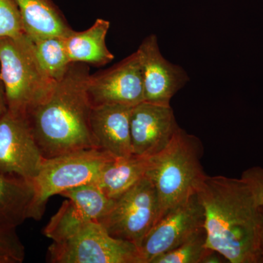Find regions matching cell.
<instances>
[{"mask_svg":"<svg viewBox=\"0 0 263 263\" xmlns=\"http://www.w3.org/2000/svg\"><path fill=\"white\" fill-rule=\"evenodd\" d=\"M206 248L230 263H261L263 216L241 179L207 176L197 191Z\"/></svg>","mask_w":263,"mask_h":263,"instance_id":"6da1fadb","label":"cell"},{"mask_svg":"<svg viewBox=\"0 0 263 263\" xmlns=\"http://www.w3.org/2000/svg\"><path fill=\"white\" fill-rule=\"evenodd\" d=\"M89 67L72 63L47 98L30 109L27 121L45 159L98 148L90 127Z\"/></svg>","mask_w":263,"mask_h":263,"instance_id":"7a4b0ae2","label":"cell"},{"mask_svg":"<svg viewBox=\"0 0 263 263\" xmlns=\"http://www.w3.org/2000/svg\"><path fill=\"white\" fill-rule=\"evenodd\" d=\"M202 154L200 139L180 127L167 146L150 157L146 176L157 191V221L197 194L207 176L201 164Z\"/></svg>","mask_w":263,"mask_h":263,"instance_id":"3957f363","label":"cell"},{"mask_svg":"<svg viewBox=\"0 0 263 263\" xmlns=\"http://www.w3.org/2000/svg\"><path fill=\"white\" fill-rule=\"evenodd\" d=\"M0 79L8 110L24 117L47 98L57 84L41 68L32 40L26 33L0 40Z\"/></svg>","mask_w":263,"mask_h":263,"instance_id":"277c9868","label":"cell"},{"mask_svg":"<svg viewBox=\"0 0 263 263\" xmlns=\"http://www.w3.org/2000/svg\"><path fill=\"white\" fill-rule=\"evenodd\" d=\"M114 159L98 148L45 159L39 173L32 181L34 195L29 219H41L51 197L65 190L96 183L104 167Z\"/></svg>","mask_w":263,"mask_h":263,"instance_id":"5b68a950","label":"cell"},{"mask_svg":"<svg viewBox=\"0 0 263 263\" xmlns=\"http://www.w3.org/2000/svg\"><path fill=\"white\" fill-rule=\"evenodd\" d=\"M52 263H143L134 243L109 234L98 221L89 220L48 248Z\"/></svg>","mask_w":263,"mask_h":263,"instance_id":"8992f818","label":"cell"},{"mask_svg":"<svg viewBox=\"0 0 263 263\" xmlns=\"http://www.w3.org/2000/svg\"><path fill=\"white\" fill-rule=\"evenodd\" d=\"M158 197L155 185L145 176L114 201L99 221L109 234L127 240L140 249L145 237L157 223Z\"/></svg>","mask_w":263,"mask_h":263,"instance_id":"52a82bcc","label":"cell"},{"mask_svg":"<svg viewBox=\"0 0 263 263\" xmlns=\"http://www.w3.org/2000/svg\"><path fill=\"white\" fill-rule=\"evenodd\" d=\"M44 160L27 117L7 110L0 117V172L32 181Z\"/></svg>","mask_w":263,"mask_h":263,"instance_id":"ba28073f","label":"cell"},{"mask_svg":"<svg viewBox=\"0 0 263 263\" xmlns=\"http://www.w3.org/2000/svg\"><path fill=\"white\" fill-rule=\"evenodd\" d=\"M203 208L197 194L160 219L145 237L140 252L143 263L182 245L204 229Z\"/></svg>","mask_w":263,"mask_h":263,"instance_id":"9c48e42d","label":"cell"},{"mask_svg":"<svg viewBox=\"0 0 263 263\" xmlns=\"http://www.w3.org/2000/svg\"><path fill=\"white\" fill-rule=\"evenodd\" d=\"M87 93L92 107L103 105L133 107L144 101L143 72L138 51L103 72L90 74Z\"/></svg>","mask_w":263,"mask_h":263,"instance_id":"30bf717a","label":"cell"},{"mask_svg":"<svg viewBox=\"0 0 263 263\" xmlns=\"http://www.w3.org/2000/svg\"><path fill=\"white\" fill-rule=\"evenodd\" d=\"M180 128L171 105L143 101L132 108L133 155L152 157L164 149Z\"/></svg>","mask_w":263,"mask_h":263,"instance_id":"8fae6325","label":"cell"},{"mask_svg":"<svg viewBox=\"0 0 263 263\" xmlns=\"http://www.w3.org/2000/svg\"><path fill=\"white\" fill-rule=\"evenodd\" d=\"M137 51L143 72L144 101L170 105L173 97L187 84V72L162 56L155 34L145 38Z\"/></svg>","mask_w":263,"mask_h":263,"instance_id":"7c38bea8","label":"cell"},{"mask_svg":"<svg viewBox=\"0 0 263 263\" xmlns=\"http://www.w3.org/2000/svg\"><path fill=\"white\" fill-rule=\"evenodd\" d=\"M132 108L127 105H103L91 109L90 127L95 145L114 159L133 155Z\"/></svg>","mask_w":263,"mask_h":263,"instance_id":"4fadbf2b","label":"cell"},{"mask_svg":"<svg viewBox=\"0 0 263 263\" xmlns=\"http://www.w3.org/2000/svg\"><path fill=\"white\" fill-rule=\"evenodd\" d=\"M109 28L110 22L98 18L89 29L67 34L65 43L70 62L98 67L110 63L114 56L106 45Z\"/></svg>","mask_w":263,"mask_h":263,"instance_id":"5bb4252c","label":"cell"},{"mask_svg":"<svg viewBox=\"0 0 263 263\" xmlns=\"http://www.w3.org/2000/svg\"><path fill=\"white\" fill-rule=\"evenodd\" d=\"M24 31L32 40L47 37H66L71 29L65 17L50 0H14Z\"/></svg>","mask_w":263,"mask_h":263,"instance_id":"9a60e30c","label":"cell"},{"mask_svg":"<svg viewBox=\"0 0 263 263\" xmlns=\"http://www.w3.org/2000/svg\"><path fill=\"white\" fill-rule=\"evenodd\" d=\"M34 195L32 181L0 172V226L16 229L29 219Z\"/></svg>","mask_w":263,"mask_h":263,"instance_id":"2e32d148","label":"cell"},{"mask_svg":"<svg viewBox=\"0 0 263 263\" xmlns=\"http://www.w3.org/2000/svg\"><path fill=\"white\" fill-rule=\"evenodd\" d=\"M150 157L132 155L114 159L105 165L95 184L115 200L146 176Z\"/></svg>","mask_w":263,"mask_h":263,"instance_id":"e0dca14e","label":"cell"},{"mask_svg":"<svg viewBox=\"0 0 263 263\" xmlns=\"http://www.w3.org/2000/svg\"><path fill=\"white\" fill-rule=\"evenodd\" d=\"M32 41L41 68L52 80L60 81L72 64L66 49L65 37L53 36Z\"/></svg>","mask_w":263,"mask_h":263,"instance_id":"ac0fdd59","label":"cell"},{"mask_svg":"<svg viewBox=\"0 0 263 263\" xmlns=\"http://www.w3.org/2000/svg\"><path fill=\"white\" fill-rule=\"evenodd\" d=\"M203 229L182 245L154 259L152 263H202L209 249Z\"/></svg>","mask_w":263,"mask_h":263,"instance_id":"d6986e66","label":"cell"},{"mask_svg":"<svg viewBox=\"0 0 263 263\" xmlns=\"http://www.w3.org/2000/svg\"><path fill=\"white\" fill-rule=\"evenodd\" d=\"M25 33L14 0H0V40L15 38Z\"/></svg>","mask_w":263,"mask_h":263,"instance_id":"ffe728a7","label":"cell"},{"mask_svg":"<svg viewBox=\"0 0 263 263\" xmlns=\"http://www.w3.org/2000/svg\"><path fill=\"white\" fill-rule=\"evenodd\" d=\"M25 248L15 228L0 226V263H22Z\"/></svg>","mask_w":263,"mask_h":263,"instance_id":"44dd1931","label":"cell"},{"mask_svg":"<svg viewBox=\"0 0 263 263\" xmlns=\"http://www.w3.org/2000/svg\"><path fill=\"white\" fill-rule=\"evenodd\" d=\"M240 179L249 186L257 205H263V167L255 166L246 170Z\"/></svg>","mask_w":263,"mask_h":263,"instance_id":"7402d4cb","label":"cell"},{"mask_svg":"<svg viewBox=\"0 0 263 263\" xmlns=\"http://www.w3.org/2000/svg\"><path fill=\"white\" fill-rule=\"evenodd\" d=\"M223 259H226L220 254L216 252V251L209 249L206 255L202 259V263H221L224 262Z\"/></svg>","mask_w":263,"mask_h":263,"instance_id":"603a6c76","label":"cell"},{"mask_svg":"<svg viewBox=\"0 0 263 263\" xmlns=\"http://www.w3.org/2000/svg\"><path fill=\"white\" fill-rule=\"evenodd\" d=\"M7 110H8V105H7L6 98H5L4 86L0 79V117H2Z\"/></svg>","mask_w":263,"mask_h":263,"instance_id":"cb8c5ba5","label":"cell"},{"mask_svg":"<svg viewBox=\"0 0 263 263\" xmlns=\"http://www.w3.org/2000/svg\"><path fill=\"white\" fill-rule=\"evenodd\" d=\"M260 208L261 212H262L263 216V205L259 206ZM260 255H261V263H263V228L262 231V235H261L260 240Z\"/></svg>","mask_w":263,"mask_h":263,"instance_id":"d4e9b609","label":"cell"}]
</instances>
